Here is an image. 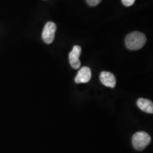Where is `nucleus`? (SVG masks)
Listing matches in <instances>:
<instances>
[{"instance_id": "nucleus-1", "label": "nucleus", "mask_w": 153, "mask_h": 153, "mask_svg": "<svg viewBox=\"0 0 153 153\" xmlns=\"http://www.w3.org/2000/svg\"><path fill=\"white\" fill-rule=\"evenodd\" d=\"M146 41V37L144 33L139 31H134L126 36L125 43L128 49L131 51H137L144 46Z\"/></svg>"}, {"instance_id": "nucleus-2", "label": "nucleus", "mask_w": 153, "mask_h": 153, "mask_svg": "<svg viewBox=\"0 0 153 153\" xmlns=\"http://www.w3.org/2000/svg\"><path fill=\"white\" fill-rule=\"evenodd\" d=\"M151 142V137L148 133L143 131L137 132L133 135L132 143L133 148L137 150H143L146 148Z\"/></svg>"}, {"instance_id": "nucleus-3", "label": "nucleus", "mask_w": 153, "mask_h": 153, "mask_svg": "<svg viewBox=\"0 0 153 153\" xmlns=\"http://www.w3.org/2000/svg\"><path fill=\"white\" fill-rule=\"evenodd\" d=\"M56 28V25L52 22H48L45 24L42 32V38L45 43L51 44L53 43L55 39Z\"/></svg>"}, {"instance_id": "nucleus-4", "label": "nucleus", "mask_w": 153, "mask_h": 153, "mask_svg": "<svg viewBox=\"0 0 153 153\" xmlns=\"http://www.w3.org/2000/svg\"><path fill=\"white\" fill-rule=\"evenodd\" d=\"M82 53V48L79 45H74L72 51L69 54V61L73 69H79L81 66L79 57Z\"/></svg>"}, {"instance_id": "nucleus-5", "label": "nucleus", "mask_w": 153, "mask_h": 153, "mask_svg": "<svg viewBox=\"0 0 153 153\" xmlns=\"http://www.w3.org/2000/svg\"><path fill=\"white\" fill-rule=\"evenodd\" d=\"M91 77V72L90 68L88 67H82L78 72L74 78V82L76 84L87 83Z\"/></svg>"}, {"instance_id": "nucleus-6", "label": "nucleus", "mask_w": 153, "mask_h": 153, "mask_svg": "<svg viewBox=\"0 0 153 153\" xmlns=\"http://www.w3.org/2000/svg\"><path fill=\"white\" fill-rule=\"evenodd\" d=\"M99 79L101 83L107 87L114 88L116 85V77L111 72L106 71L101 72L99 76Z\"/></svg>"}, {"instance_id": "nucleus-7", "label": "nucleus", "mask_w": 153, "mask_h": 153, "mask_svg": "<svg viewBox=\"0 0 153 153\" xmlns=\"http://www.w3.org/2000/svg\"><path fill=\"white\" fill-rule=\"evenodd\" d=\"M137 106L140 110L148 114L153 113V104L152 101L149 99L140 98L137 99Z\"/></svg>"}, {"instance_id": "nucleus-8", "label": "nucleus", "mask_w": 153, "mask_h": 153, "mask_svg": "<svg viewBox=\"0 0 153 153\" xmlns=\"http://www.w3.org/2000/svg\"><path fill=\"white\" fill-rule=\"evenodd\" d=\"M101 1L102 0H86L88 5L91 6V7H94V6L98 5Z\"/></svg>"}, {"instance_id": "nucleus-9", "label": "nucleus", "mask_w": 153, "mask_h": 153, "mask_svg": "<svg viewBox=\"0 0 153 153\" xmlns=\"http://www.w3.org/2000/svg\"><path fill=\"white\" fill-rule=\"evenodd\" d=\"M122 4L126 7H131L135 3V0H121Z\"/></svg>"}]
</instances>
